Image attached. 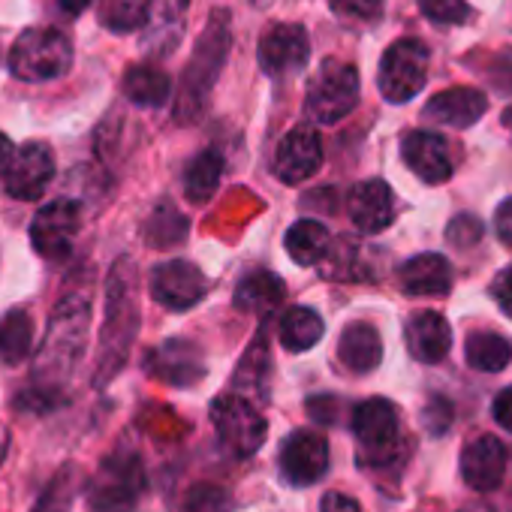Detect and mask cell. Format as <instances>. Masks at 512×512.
Returning a JSON list of instances; mask_svg holds the SVG:
<instances>
[{"label": "cell", "mask_w": 512, "mask_h": 512, "mask_svg": "<svg viewBox=\"0 0 512 512\" xmlns=\"http://www.w3.org/2000/svg\"><path fill=\"white\" fill-rule=\"evenodd\" d=\"M145 491V470L133 452L109 455L88 485V506L94 512H133Z\"/></svg>", "instance_id": "cell-5"}, {"label": "cell", "mask_w": 512, "mask_h": 512, "mask_svg": "<svg viewBox=\"0 0 512 512\" xmlns=\"http://www.w3.org/2000/svg\"><path fill=\"white\" fill-rule=\"evenodd\" d=\"M139 329V311H136V272L133 260H118L109 284H106V317L100 332V365H97V386L109 383L118 368L127 362V353L133 347Z\"/></svg>", "instance_id": "cell-1"}, {"label": "cell", "mask_w": 512, "mask_h": 512, "mask_svg": "<svg viewBox=\"0 0 512 512\" xmlns=\"http://www.w3.org/2000/svg\"><path fill=\"white\" fill-rule=\"evenodd\" d=\"M332 13L350 25H371L383 16V0H329Z\"/></svg>", "instance_id": "cell-34"}, {"label": "cell", "mask_w": 512, "mask_h": 512, "mask_svg": "<svg viewBox=\"0 0 512 512\" xmlns=\"http://www.w3.org/2000/svg\"><path fill=\"white\" fill-rule=\"evenodd\" d=\"M509 452L494 434H482L461 452V476L473 491H494L506 476Z\"/></svg>", "instance_id": "cell-17"}, {"label": "cell", "mask_w": 512, "mask_h": 512, "mask_svg": "<svg viewBox=\"0 0 512 512\" xmlns=\"http://www.w3.org/2000/svg\"><path fill=\"white\" fill-rule=\"evenodd\" d=\"M260 67L269 76H290L299 73L311 58V43L305 28L299 25H275L260 37Z\"/></svg>", "instance_id": "cell-15"}, {"label": "cell", "mask_w": 512, "mask_h": 512, "mask_svg": "<svg viewBox=\"0 0 512 512\" xmlns=\"http://www.w3.org/2000/svg\"><path fill=\"white\" fill-rule=\"evenodd\" d=\"M422 13L437 25H461L470 16L464 0H422Z\"/></svg>", "instance_id": "cell-37"}, {"label": "cell", "mask_w": 512, "mask_h": 512, "mask_svg": "<svg viewBox=\"0 0 512 512\" xmlns=\"http://www.w3.org/2000/svg\"><path fill=\"white\" fill-rule=\"evenodd\" d=\"M220 178H223V157H220L217 151H202V154L190 163V169H187V175H184L187 199H190V202H199V205L208 202V199L214 196Z\"/></svg>", "instance_id": "cell-31"}, {"label": "cell", "mask_w": 512, "mask_h": 512, "mask_svg": "<svg viewBox=\"0 0 512 512\" xmlns=\"http://www.w3.org/2000/svg\"><path fill=\"white\" fill-rule=\"evenodd\" d=\"M338 359L353 374H371L383 359V341L371 323H350L338 341Z\"/></svg>", "instance_id": "cell-23"}, {"label": "cell", "mask_w": 512, "mask_h": 512, "mask_svg": "<svg viewBox=\"0 0 512 512\" xmlns=\"http://www.w3.org/2000/svg\"><path fill=\"white\" fill-rule=\"evenodd\" d=\"M359 103V73L350 64L326 61L308 85V118L317 124H338Z\"/></svg>", "instance_id": "cell-7"}, {"label": "cell", "mask_w": 512, "mask_h": 512, "mask_svg": "<svg viewBox=\"0 0 512 512\" xmlns=\"http://www.w3.org/2000/svg\"><path fill=\"white\" fill-rule=\"evenodd\" d=\"M281 299H284V284H281V278H275L269 272L247 275L235 290V308L250 311V314H266L275 305H281Z\"/></svg>", "instance_id": "cell-27"}, {"label": "cell", "mask_w": 512, "mask_h": 512, "mask_svg": "<svg viewBox=\"0 0 512 512\" xmlns=\"http://www.w3.org/2000/svg\"><path fill=\"white\" fill-rule=\"evenodd\" d=\"M401 157L410 172L425 184H443L452 178V154L449 142L431 130H413L401 142Z\"/></svg>", "instance_id": "cell-16"}, {"label": "cell", "mask_w": 512, "mask_h": 512, "mask_svg": "<svg viewBox=\"0 0 512 512\" xmlns=\"http://www.w3.org/2000/svg\"><path fill=\"white\" fill-rule=\"evenodd\" d=\"M491 296H494V302L500 305V311H503L506 317H512V266L494 278V284H491Z\"/></svg>", "instance_id": "cell-40"}, {"label": "cell", "mask_w": 512, "mask_h": 512, "mask_svg": "<svg viewBox=\"0 0 512 512\" xmlns=\"http://www.w3.org/2000/svg\"><path fill=\"white\" fill-rule=\"evenodd\" d=\"M398 281L407 296H446L452 290V269L440 253H419L401 266Z\"/></svg>", "instance_id": "cell-21"}, {"label": "cell", "mask_w": 512, "mask_h": 512, "mask_svg": "<svg viewBox=\"0 0 512 512\" xmlns=\"http://www.w3.org/2000/svg\"><path fill=\"white\" fill-rule=\"evenodd\" d=\"M148 371L157 380L172 383V386H193L205 374L199 350L190 347L187 341H169V344L157 347L148 359Z\"/></svg>", "instance_id": "cell-22"}, {"label": "cell", "mask_w": 512, "mask_h": 512, "mask_svg": "<svg viewBox=\"0 0 512 512\" xmlns=\"http://www.w3.org/2000/svg\"><path fill=\"white\" fill-rule=\"evenodd\" d=\"M320 512H362V506H359L353 497L332 491V494H326V497H323V506H320Z\"/></svg>", "instance_id": "cell-42"}, {"label": "cell", "mask_w": 512, "mask_h": 512, "mask_svg": "<svg viewBox=\"0 0 512 512\" xmlns=\"http://www.w3.org/2000/svg\"><path fill=\"white\" fill-rule=\"evenodd\" d=\"M148 19V7L142 0H106L103 4V22L109 31H136Z\"/></svg>", "instance_id": "cell-33"}, {"label": "cell", "mask_w": 512, "mask_h": 512, "mask_svg": "<svg viewBox=\"0 0 512 512\" xmlns=\"http://www.w3.org/2000/svg\"><path fill=\"white\" fill-rule=\"evenodd\" d=\"M428 79V49L425 43L407 37L386 49L380 61V94L389 103H407L413 100Z\"/></svg>", "instance_id": "cell-8"}, {"label": "cell", "mask_w": 512, "mask_h": 512, "mask_svg": "<svg viewBox=\"0 0 512 512\" xmlns=\"http://www.w3.org/2000/svg\"><path fill=\"white\" fill-rule=\"evenodd\" d=\"M503 127H506V130H509V136H512V106L503 112Z\"/></svg>", "instance_id": "cell-47"}, {"label": "cell", "mask_w": 512, "mask_h": 512, "mask_svg": "<svg viewBox=\"0 0 512 512\" xmlns=\"http://www.w3.org/2000/svg\"><path fill=\"white\" fill-rule=\"evenodd\" d=\"M205 293H208L205 275L187 260L160 263L151 272V299L166 311H187L196 302H202Z\"/></svg>", "instance_id": "cell-11"}, {"label": "cell", "mask_w": 512, "mask_h": 512, "mask_svg": "<svg viewBox=\"0 0 512 512\" xmlns=\"http://www.w3.org/2000/svg\"><path fill=\"white\" fill-rule=\"evenodd\" d=\"M73 64L70 40L52 28H28L10 49V70L22 82L61 79Z\"/></svg>", "instance_id": "cell-4"}, {"label": "cell", "mask_w": 512, "mask_h": 512, "mask_svg": "<svg viewBox=\"0 0 512 512\" xmlns=\"http://www.w3.org/2000/svg\"><path fill=\"white\" fill-rule=\"evenodd\" d=\"M0 461H4V443H0Z\"/></svg>", "instance_id": "cell-48"}, {"label": "cell", "mask_w": 512, "mask_h": 512, "mask_svg": "<svg viewBox=\"0 0 512 512\" xmlns=\"http://www.w3.org/2000/svg\"><path fill=\"white\" fill-rule=\"evenodd\" d=\"M79 235V205L73 199H55L43 205L31 223L34 250L46 260H64Z\"/></svg>", "instance_id": "cell-10"}, {"label": "cell", "mask_w": 512, "mask_h": 512, "mask_svg": "<svg viewBox=\"0 0 512 512\" xmlns=\"http://www.w3.org/2000/svg\"><path fill=\"white\" fill-rule=\"evenodd\" d=\"M124 97L136 106H148V109H157L169 100L172 94V79L160 70V67H151V64H136L124 73Z\"/></svg>", "instance_id": "cell-25"}, {"label": "cell", "mask_w": 512, "mask_h": 512, "mask_svg": "<svg viewBox=\"0 0 512 512\" xmlns=\"http://www.w3.org/2000/svg\"><path fill=\"white\" fill-rule=\"evenodd\" d=\"M353 434L362 446V464H386L401 443L398 410L386 398H368L353 410Z\"/></svg>", "instance_id": "cell-9"}, {"label": "cell", "mask_w": 512, "mask_h": 512, "mask_svg": "<svg viewBox=\"0 0 512 512\" xmlns=\"http://www.w3.org/2000/svg\"><path fill=\"white\" fill-rule=\"evenodd\" d=\"M347 211H350V220L356 223L359 232L377 235L395 220V196H392L386 181L371 178V181H362L350 190Z\"/></svg>", "instance_id": "cell-18"}, {"label": "cell", "mask_w": 512, "mask_h": 512, "mask_svg": "<svg viewBox=\"0 0 512 512\" xmlns=\"http://www.w3.org/2000/svg\"><path fill=\"white\" fill-rule=\"evenodd\" d=\"M446 238H449L455 247H470V244L479 238V223H476V217H470V214L455 217V220L449 223V229H446Z\"/></svg>", "instance_id": "cell-38"}, {"label": "cell", "mask_w": 512, "mask_h": 512, "mask_svg": "<svg viewBox=\"0 0 512 512\" xmlns=\"http://www.w3.org/2000/svg\"><path fill=\"white\" fill-rule=\"evenodd\" d=\"M494 229H497L500 241L512 244V199H506V202L497 208V214H494Z\"/></svg>", "instance_id": "cell-43"}, {"label": "cell", "mask_w": 512, "mask_h": 512, "mask_svg": "<svg viewBox=\"0 0 512 512\" xmlns=\"http://www.w3.org/2000/svg\"><path fill=\"white\" fill-rule=\"evenodd\" d=\"M34 347V320L28 311H10L0 320V359L7 365H22Z\"/></svg>", "instance_id": "cell-29"}, {"label": "cell", "mask_w": 512, "mask_h": 512, "mask_svg": "<svg viewBox=\"0 0 512 512\" xmlns=\"http://www.w3.org/2000/svg\"><path fill=\"white\" fill-rule=\"evenodd\" d=\"M422 419H425V425H428L434 434H443L446 425H449V419H452V407H449L443 398H434V401L428 404V410L422 413Z\"/></svg>", "instance_id": "cell-39"}, {"label": "cell", "mask_w": 512, "mask_h": 512, "mask_svg": "<svg viewBox=\"0 0 512 512\" xmlns=\"http://www.w3.org/2000/svg\"><path fill=\"white\" fill-rule=\"evenodd\" d=\"M226 55H229V16L214 13L202 31L196 55L187 64L184 79L178 85V94H175V118L178 121H193L205 112L211 88L226 64Z\"/></svg>", "instance_id": "cell-2"}, {"label": "cell", "mask_w": 512, "mask_h": 512, "mask_svg": "<svg viewBox=\"0 0 512 512\" xmlns=\"http://www.w3.org/2000/svg\"><path fill=\"white\" fill-rule=\"evenodd\" d=\"M491 416H494V422H497L503 431H509V434H512V386H509V389H503V392L494 398Z\"/></svg>", "instance_id": "cell-41"}, {"label": "cell", "mask_w": 512, "mask_h": 512, "mask_svg": "<svg viewBox=\"0 0 512 512\" xmlns=\"http://www.w3.org/2000/svg\"><path fill=\"white\" fill-rule=\"evenodd\" d=\"M4 187L16 199H37L46 193L52 175H55V157L49 145L43 142H28L19 151H13L7 169H4Z\"/></svg>", "instance_id": "cell-12"}, {"label": "cell", "mask_w": 512, "mask_h": 512, "mask_svg": "<svg viewBox=\"0 0 512 512\" xmlns=\"http://www.w3.org/2000/svg\"><path fill=\"white\" fill-rule=\"evenodd\" d=\"M323 166V142L314 127H296L290 130L272 160V169L278 181L284 184H302Z\"/></svg>", "instance_id": "cell-14"}, {"label": "cell", "mask_w": 512, "mask_h": 512, "mask_svg": "<svg viewBox=\"0 0 512 512\" xmlns=\"http://www.w3.org/2000/svg\"><path fill=\"white\" fill-rule=\"evenodd\" d=\"M467 365L482 371V374H497L509 365L512 359V347L506 338L494 335V332H473L467 338Z\"/></svg>", "instance_id": "cell-30"}, {"label": "cell", "mask_w": 512, "mask_h": 512, "mask_svg": "<svg viewBox=\"0 0 512 512\" xmlns=\"http://www.w3.org/2000/svg\"><path fill=\"white\" fill-rule=\"evenodd\" d=\"M287 253L299 266H317L323 263L329 250H332V235L323 223L317 220H299L290 232H287Z\"/></svg>", "instance_id": "cell-26"}, {"label": "cell", "mask_w": 512, "mask_h": 512, "mask_svg": "<svg viewBox=\"0 0 512 512\" xmlns=\"http://www.w3.org/2000/svg\"><path fill=\"white\" fill-rule=\"evenodd\" d=\"M184 512H232V500L217 485H196L187 494Z\"/></svg>", "instance_id": "cell-35"}, {"label": "cell", "mask_w": 512, "mask_h": 512, "mask_svg": "<svg viewBox=\"0 0 512 512\" xmlns=\"http://www.w3.org/2000/svg\"><path fill=\"white\" fill-rule=\"evenodd\" d=\"M323 338V317L314 308L296 305L281 320V344L290 353H305Z\"/></svg>", "instance_id": "cell-28"}, {"label": "cell", "mask_w": 512, "mask_h": 512, "mask_svg": "<svg viewBox=\"0 0 512 512\" xmlns=\"http://www.w3.org/2000/svg\"><path fill=\"white\" fill-rule=\"evenodd\" d=\"M329 470V443L317 431H296L284 440L281 473L290 485H314Z\"/></svg>", "instance_id": "cell-13"}, {"label": "cell", "mask_w": 512, "mask_h": 512, "mask_svg": "<svg viewBox=\"0 0 512 512\" xmlns=\"http://www.w3.org/2000/svg\"><path fill=\"white\" fill-rule=\"evenodd\" d=\"M88 320H91V302L85 293H70L49 326L43 353H40V377L49 380L52 386L67 380L73 365L79 362L85 350V335H88Z\"/></svg>", "instance_id": "cell-3"}, {"label": "cell", "mask_w": 512, "mask_h": 512, "mask_svg": "<svg viewBox=\"0 0 512 512\" xmlns=\"http://www.w3.org/2000/svg\"><path fill=\"white\" fill-rule=\"evenodd\" d=\"M10 157H13V142H10V139H7L4 133H0V172L7 169Z\"/></svg>", "instance_id": "cell-45"}, {"label": "cell", "mask_w": 512, "mask_h": 512, "mask_svg": "<svg viewBox=\"0 0 512 512\" xmlns=\"http://www.w3.org/2000/svg\"><path fill=\"white\" fill-rule=\"evenodd\" d=\"M461 512H491V509H488V506H482V503H467Z\"/></svg>", "instance_id": "cell-46"}, {"label": "cell", "mask_w": 512, "mask_h": 512, "mask_svg": "<svg viewBox=\"0 0 512 512\" xmlns=\"http://www.w3.org/2000/svg\"><path fill=\"white\" fill-rule=\"evenodd\" d=\"M55 4L64 16H79L88 7V0H55Z\"/></svg>", "instance_id": "cell-44"}, {"label": "cell", "mask_w": 512, "mask_h": 512, "mask_svg": "<svg viewBox=\"0 0 512 512\" xmlns=\"http://www.w3.org/2000/svg\"><path fill=\"white\" fill-rule=\"evenodd\" d=\"M73 494H76V476H73V470H64L52 482V488L43 494L37 512H70V497Z\"/></svg>", "instance_id": "cell-36"}, {"label": "cell", "mask_w": 512, "mask_h": 512, "mask_svg": "<svg viewBox=\"0 0 512 512\" xmlns=\"http://www.w3.org/2000/svg\"><path fill=\"white\" fill-rule=\"evenodd\" d=\"M452 347V329L437 311H419L407 323V350L416 362L437 365Z\"/></svg>", "instance_id": "cell-19"}, {"label": "cell", "mask_w": 512, "mask_h": 512, "mask_svg": "<svg viewBox=\"0 0 512 512\" xmlns=\"http://www.w3.org/2000/svg\"><path fill=\"white\" fill-rule=\"evenodd\" d=\"M184 13H187V0H154V4H148L145 46H151L157 55H163L166 49H175L181 37V25H184Z\"/></svg>", "instance_id": "cell-24"}, {"label": "cell", "mask_w": 512, "mask_h": 512, "mask_svg": "<svg viewBox=\"0 0 512 512\" xmlns=\"http://www.w3.org/2000/svg\"><path fill=\"white\" fill-rule=\"evenodd\" d=\"M488 109V100L485 94L473 91V88H449V91H440L428 106H425V121H434V124H446V127H473Z\"/></svg>", "instance_id": "cell-20"}, {"label": "cell", "mask_w": 512, "mask_h": 512, "mask_svg": "<svg viewBox=\"0 0 512 512\" xmlns=\"http://www.w3.org/2000/svg\"><path fill=\"white\" fill-rule=\"evenodd\" d=\"M211 425L220 446L235 458H250L269 434V422L263 419V413L241 395H220L211 404Z\"/></svg>", "instance_id": "cell-6"}, {"label": "cell", "mask_w": 512, "mask_h": 512, "mask_svg": "<svg viewBox=\"0 0 512 512\" xmlns=\"http://www.w3.org/2000/svg\"><path fill=\"white\" fill-rule=\"evenodd\" d=\"M145 235H148V241L154 247H169V244H175V241H181L187 235V220L172 205H160L151 214V220L145 226Z\"/></svg>", "instance_id": "cell-32"}]
</instances>
